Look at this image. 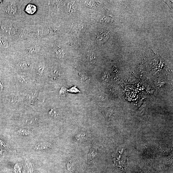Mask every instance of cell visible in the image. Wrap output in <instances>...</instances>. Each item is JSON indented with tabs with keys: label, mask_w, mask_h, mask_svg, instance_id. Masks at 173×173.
Wrapping results in <instances>:
<instances>
[{
	"label": "cell",
	"mask_w": 173,
	"mask_h": 173,
	"mask_svg": "<svg viewBox=\"0 0 173 173\" xmlns=\"http://www.w3.org/2000/svg\"><path fill=\"white\" fill-rule=\"evenodd\" d=\"M45 1H23L21 19L27 25L46 22Z\"/></svg>",
	"instance_id": "1"
},
{
	"label": "cell",
	"mask_w": 173,
	"mask_h": 173,
	"mask_svg": "<svg viewBox=\"0 0 173 173\" xmlns=\"http://www.w3.org/2000/svg\"><path fill=\"white\" fill-rule=\"evenodd\" d=\"M43 40L27 38L16 42V48L20 56L36 59L43 55L45 50Z\"/></svg>",
	"instance_id": "2"
},
{
	"label": "cell",
	"mask_w": 173,
	"mask_h": 173,
	"mask_svg": "<svg viewBox=\"0 0 173 173\" xmlns=\"http://www.w3.org/2000/svg\"><path fill=\"white\" fill-rule=\"evenodd\" d=\"M23 1H2V11L5 19L17 20L21 19L22 7Z\"/></svg>",
	"instance_id": "3"
},
{
	"label": "cell",
	"mask_w": 173,
	"mask_h": 173,
	"mask_svg": "<svg viewBox=\"0 0 173 173\" xmlns=\"http://www.w3.org/2000/svg\"><path fill=\"white\" fill-rule=\"evenodd\" d=\"M35 62V59L19 56L11 64L12 72L31 75Z\"/></svg>",
	"instance_id": "4"
},
{
	"label": "cell",
	"mask_w": 173,
	"mask_h": 173,
	"mask_svg": "<svg viewBox=\"0 0 173 173\" xmlns=\"http://www.w3.org/2000/svg\"><path fill=\"white\" fill-rule=\"evenodd\" d=\"M46 57L43 55L35 59L32 73L31 75L35 83L41 85L45 77L47 70Z\"/></svg>",
	"instance_id": "5"
},
{
	"label": "cell",
	"mask_w": 173,
	"mask_h": 173,
	"mask_svg": "<svg viewBox=\"0 0 173 173\" xmlns=\"http://www.w3.org/2000/svg\"><path fill=\"white\" fill-rule=\"evenodd\" d=\"M12 75L13 78L14 87L18 90L25 91L36 83L30 75L12 72Z\"/></svg>",
	"instance_id": "6"
},
{
	"label": "cell",
	"mask_w": 173,
	"mask_h": 173,
	"mask_svg": "<svg viewBox=\"0 0 173 173\" xmlns=\"http://www.w3.org/2000/svg\"><path fill=\"white\" fill-rule=\"evenodd\" d=\"M38 118L35 116H29L26 117L24 121V124L26 125L35 126L38 124Z\"/></svg>",
	"instance_id": "7"
},
{
	"label": "cell",
	"mask_w": 173,
	"mask_h": 173,
	"mask_svg": "<svg viewBox=\"0 0 173 173\" xmlns=\"http://www.w3.org/2000/svg\"><path fill=\"white\" fill-rule=\"evenodd\" d=\"M51 146V144L48 142H40L36 144L34 149L37 151H42L50 148Z\"/></svg>",
	"instance_id": "8"
},
{
	"label": "cell",
	"mask_w": 173,
	"mask_h": 173,
	"mask_svg": "<svg viewBox=\"0 0 173 173\" xmlns=\"http://www.w3.org/2000/svg\"><path fill=\"white\" fill-rule=\"evenodd\" d=\"M49 77H51L54 79H58L61 77V74L59 70L57 69V67H52L51 68L49 72Z\"/></svg>",
	"instance_id": "9"
},
{
	"label": "cell",
	"mask_w": 173,
	"mask_h": 173,
	"mask_svg": "<svg viewBox=\"0 0 173 173\" xmlns=\"http://www.w3.org/2000/svg\"><path fill=\"white\" fill-rule=\"evenodd\" d=\"M109 33H100L97 37V41L99 44H102L106 41L109 37Z\"/></svg>",
	"instance_id": "10"
},
{
	"label": "cell",
	"mask_w": 173,
	"mask_h": 173,
	"mask_svg": "<svg viewBox=\"0 0 173 173\" xmlns=\"http://www.w3.org/2000/svg\"><path fill=\"white\" fill-rule=\"evenodd\" d=\"M15 134L20 136H27L32 134V132L29 130L21 128L16 132Z\"/></svg>",
	"instance_id": "11"
},
{
	"label": "cell",
	"mask_w": 173,
	"mask_h": 173,
	"mask_svg": "<svg viewBox=\"0 0 173 173\" xmlns=\"http://www.w3.org/2000/svg\"><path fill=\"white\" fill-rule=\"evenodd\" d=\"M25 163L26 167L29 173H32L33 169L32 164L30 160L27 158H25Z\"/></svg>",
	"instance_id": "12"
},
{
	"label": "cell",
	"mask_w": 173,
	"mask_h": 173,
	"mask_svg": "<svg viewBox=\"0 0 173 173\" xmlns=\"http://www.w3.org/2000/svg\"><path fill=\"white\" fill-rule=\"evenodd\" d=\"M86 54L88 60L91 63L95 62V57H94L93 52L90 51H88Z\"/></svg>",
	"instance_id": "13"
},
{
	"label": "cell",
	"mask_w": 173,
	"mask_h": 173,
	"mask_svg": "<svg viewBox=\"0 0 173 173\" xmlns=\"http://www.w3.org/2000/svg\"><path fill=\"white\" fill-rule=\"evenodd\" d=\"M22 166L19 163L16 164L14 166V172L15 173H21Z\"/></svg>",
	"instance_id": "14"
},
{
	"label": "cell",
	"mask_w": 173,
	"mask_h": 173,
	"mask_svg": "<svg viewBox=\"0 0 173 173\" xmlns=\"http://www.w3.org/2000/svg\"><path fill=\"white\" fill-rule=\"evenodd\" d=\"M85 136V133L83 132L80 133L77 136V139L79 140H83Z\"/></svg>",
	"instance_id": "15"
},
{
	"label": "cell",
	"mask_w": 173,
	"mask_h": 173,
	"mask_svg": "<svg viewBox=\"0 0 173 173\" xmlns=\"http://www.w3.org/2000/svg\"><path fill=\"white\" fill-rule=\"evenodd\" d=\"M69 91L71 92L75 93H77L79 92V90L77 88L75 87H73L71 88V89L69 90Z\"/></svg>",
	"instance_id": "16"
},
{
	"label": "cell",
	"mask_w": 173,
	"mask_h": 173,
	"mask_svg": "<svg viewBox=\"0 0 173 173\" xmlns=\"http://www.w3.org/2000/svg\"><path fill=\"white\" fill-rule=\"evenodd\" d=\"M0 145L4 147V148H7V146L6 145V144L4 143L3 141L0 139Z\"/></svg>",
	"instance_id": "17"
},
{
	"label": "cell",
	"mask_w": 173,
	"mask_h": 173,
	"mask_svg": "<svg viewBox=\"0 0 173 173\" xmlns=\"http://www.w3.org/2000/svg\"><path fill=\"white\" fill-rule=\"evenodd\" d=\"M2 153V151L1 150V149H0V154H1Z\"/></svg>",
	"instance_id": "18"
}]
</instances>
